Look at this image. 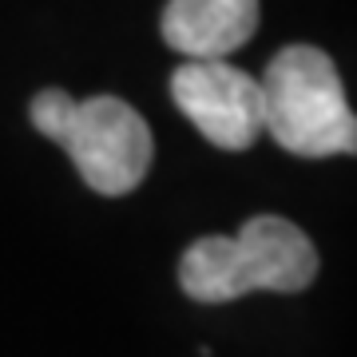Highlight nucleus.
Here are the masks:
<instances>
[{
    "label": "nucleus",
    "mask_w": 357,
    "mask_h": 357,
    "mask_svg": "<svg viewBox=\"0 0 357 357\" xmlns=\"http://www.w3.org/2000/svg\"><path fill=\"white\" fill-rule=\"evenodd\" d=\"M171 96L203 139L222 151H246L266 135L258 79L227 60H187L171 76Z\"/></svg>",
    "instance_id": "20e7f679"
},
{
    "label": "nucleus",
    "mask_w": 357,
    "mask_h": 357,
    "mask_svg": "<svg viewBox=\"0 0 357 357\" xmlns=\"http://www.w3.org/2000/svg\"><path fill=\"white\" fill-rule=\"evenodd\" d=\"M76 103L79 100H72V96L60 91V88L40 91L36 100H32V128H36L44 139L60 143L64 131H68V123H72V115H76Z\"/></svg>",
    "instance_id": "423d86ee"
},
{
    "label": "nucleus",
    "mask_w": 357,
    "mask_h": 357,
    "mask_svg": "<svg viewBox=\"0 0 357 357\" xmlns=\"http://www.w3.org/2000/svg\"><path fill=\"white\" fill-rule=\"evenodd\" d=\"M258 28V0H167L159 32L187 60H222Z\"/></svg>",
    "instance_id": "39448f33"
},
{
    "label": "nucleus",
    "mask_w": 357,
    "mask_h": 357,
    "mask_svg": "<svg viewBox=\"0 0 357 357\" xmlns=\"http://www.w3.org/2000/svg\"><path fill=\"white\" fill-rule=\"evenodd\" d=\"M266 135L294 155L326 159L357 151V119L333 60L321 48L290 44L258 76Z\"/></svg>",
    "instance_id": "f03ea898"
},
{
    "label": "nucleus",
    "mask_w": 357,
    "mask_h": 357,
    "mask_svg": "<svg viewBox=\"0 0 357 357\" xmlns=\"http://www.w3.org/2000/svg\"><path fill=\"white\" fill-rule=\"evenodd\" d=\"M60 147L72 155L79 178L100 195L135 191L155 155L151 128L119 96L79 100Z\"/></svg>",
    "instance_id": "7ed1b4c3"
},
{
    "label": "nucleus",
    "mask_w": 357,
    "mask_h": 357,
    "mask_svg": "<svg viewBox=\"0 0 357 357\" xmlns=\"http://www.w3.org/2000/svg\"><path fill=\"white\" fill-rule=\"evenodd\" d=\"M318 278V250L290 218L258 215L238 234H206L178 262L195 302H234L255 290L298 294Z\"/></svg>",
    "instance_id": "f257e3e1"
}]
</instances>
